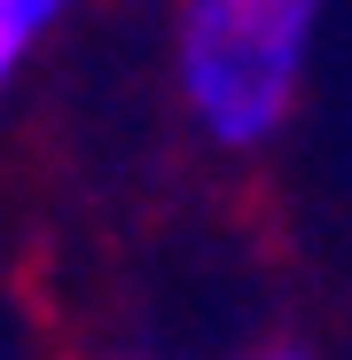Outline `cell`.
<instances>
[{
    "mask_svg": "<svg viewBox=\"0 0 352 360\" xmlns=\"http://www.w3.org/2000/svg\"><path fill=\"white\" fill-rule=\"evenodd\" d=\"M71 16V0H0V102H8L16 71L32 63V47Z\"/></svg>",
    "mask_w": 352,
    "mask_h": 360,
    "instance_id": "7a4b0ae2",
    "label": "cell"
},
{
    "mask_svg": "<svg viewBox=\"0 0 352 360\" xmlns=\"http://www.w3.org/2000/svg\"><path fill=\"white\" fill-rule=\"evenodd\" d=\"M329 0H181V102L219 149H259L298 110Z\"/></svg>",
    "mask_w": 352,
    "mask_h": 360,
    "instance_id": "6da1fadb",
    "label": "cell"
},
{
    "mask_svg": "<svg viewBox=\"0 0 352 360\" xmlns=\"http://www.w3.org/2000/svg\"><path fill=\"white\" fill-rule=\"evenodd\" d=\"M259 360H313V352H259Z\"/></svg>",
    "mask_w": 352,
    "mask_h": 360,
    "instance_id": "3957f363",
    "label": "cell"
}]
</instances>
